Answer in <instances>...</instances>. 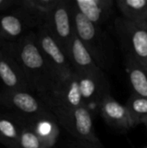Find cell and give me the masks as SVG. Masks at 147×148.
<instances>
[{
	"label": "cell",
	"mask_w": 147,
	"mask_h": 148,
	"mask_svg": "<svg viewBox=\"0 0 147 148\" xmlns=\"http://www.w3.org/2000/svg\"><path fill=\"white\" fill-rule=\"evenodd\" d=\"M19 58L30 85L41 92L43 97L50 95L58 82L40 49L36 36L27 37L23 42Z\"/></svg>",
	"instance_id": "obj_1"
},
{
	"label": "cell",
	"mask_w": 147,
	"mask_h": 148,
	"mask_svg": "<svg viewBox=\"0 0 147 148\" xmlns=\"http://www.w3.org/2000/svg\"><path fill=\"white\" fill-rule=\"evenodd\" d=\"M75 34L88 50L98 66L104 71L111 64V49L102 29L88 20L72 0Z\"/></svg>",
	"instance_id": "obj_2"
},
{
	"label": "cell",
	"mask_w": 147,
	"mask_h": 148,
	"mask_svg": "<svg viewBox=\"0 0 147 148\" xmlns=\"http://www.w3.org/2000/svg\"><path fill=\"white\" fill-rule=\"evenodd\" d=\"M51 112L58 123L76 140L102 146L95 133L92 110L87 106L82 105L75 108H56Z\"/></svg>",
	"instance_id": "obj_3"
},
{
	"label": "cell",
	"mask_w": 147,
	"mask_h": 148,
	"mask_svg": "<svg viewBox=\"0 0 147 148\" xmlns=\"http://www.w3.org/2000/svg\"><path fill=\"white\" fill-rule=\"evenodd\" d=\"M114 29L126 56H130L147 69L146 25L120 16L114 22Z\"/></svg>",
	"instance_id": "obj_4"
},
{
	"label": "cell",
	"mask_w": 147,
	"mask_h": 148,
	"mask_svg": "<svg viewBox=\"0 0 147 148\" xmlns=\"http://www.w3.org/2000/svg\"><path fill=\"white\" fill-rule=\"evenodd\" d=\"M43 24L60 48L68 55L75 35L72 0H60L58 5L45 16Z\"/></svg>",
	"instance_id": "obj_5"
},
{
	"label": "cell",
	"mask_w": 147,
	"mask_h": 148,
	"mask_svg": "<svg viewBox=\"0 0 147 148\" xmlns=\"http://www.w3.org/2000/svg\"><path fill=\"white\" fill-rule=\"evenodd\" d=\"M36 38L40 49L55 75L58 84L69 78L75 72L69 60L43 23L40 25V30L36 35Z\"/></svg>",
	"instance_id": "obj_6"
},
{
	"label": "cell",
	"mask_w": 147,
	"mask_h": 148,
	"mask_svg": "<svg viewBox=\"0 0 147 148\" xmlns=\"http://www.w3.org/2000/svg\"><path fill=\"white\" fill-rule=\"evenodd\" d=\"M44 102L50 110L56 108H75L84 105L75 72L66 81L60 82L54 91L43 97Z\"/></svg>",
	"instance_id": "obj_7"
},
{
	"label": "cell",
	"mask_w": 147,
	"mask_h": 148,
	"mask_svg": "<svg viewBox=\"0 0 147 148\" xmlns=\"http://www.w3.org/2000/svg\"><path fill=\"white\" fill-rule=\"evenodd\" d=\"M77 75L84 105L90 109L92 106L99 108L101 102L111 95L110 84L105 73L81 74Z\"/></svg>",
	"instance_id": "obj_8"
},
{
	"label": "cell",
	"mask_w": 147,
	"mask_h": 148,
	"mask_svg": "<svg viewBox=\"0 0 147 148\" xmlns=\"http://www.w3.org/2000/svg\"><path fill=\"white\" fill-rule=\"evenodd\" d=\"M98 109L103 120L116 129L128 130L137 126L127 107L117 101L112 95L101 102Z\"/></svg>",
	"instance_id": "obj_9"
},
{
	"label": "cell",
	"mask_w": 147,
	"mask_h": 148,
	"mask_svg": "<svg viewBox=\"0 0 147 148\" xmlns=\"http://www.w3.org/2000/svg\"><path fill=\"white\" fill-rule=\"evenodd\" d=\"M67 56L74 71L77 75L104 73L76 34L73 38Z\"/></svg>",
	"instance_id": "obj_10"
},
{
	"label": "cell",
	"mask_w": 147,
	"mask_h": 148,
	"mask_svg": "<svg viewBox=\"0 0 147 148\" xmlns=\"http://www.w3.org/2000/svg\"><path fill=\"white\" fill-rule=\"evenodd\" d=\"M74 3L88 20L101 27L112 16L115 2L113 0H74Z\"/></svg>",
	"instance_id": "obj_11"
},
{
	"label": "cell",
	"mask_w": 147,
	"mask_h": 148,
	"mask_svg": "<svg viewBox=\"0 0 147 148\" xmlns=\"http://www.w3.org/2000/svg\"><path fill=\"white\" fill-rule=\"evenodd\" d=\"M12 103L24 114L34 115L36 120L54 115L45 102H40L36 97L27 92H16L12 96Z\"/></svg>",
	"instance_id": "obj_12"
},
{
	"label": "cell",
	"mask_w": 147,
	"mask_h": 148,
	"mask_svg": "<svg viewBox=\"0 0 147 148\" xmlns=\"http://www.w3.org/2000/svg\"><path fill=\"white\" fill-rule=\"evenodd\" d=\"M126 69L133 93L147 98L146 69L130 56H126Z\"/></svg>",
	"instance_id": "obj_13"
},
{
	"label": "cell",
	"mask_w": 147,
	"mask_h": 148,
	"mask_svg": "<svg viewBox=\"0 0 147 148\" xmlns=\"http://www.w3.org/2000/svg\"><path fill=\"white\" fill-rule=\"evenodd\" d=\"M116 7L121 16L136 23L145 24L147 21V0H116Z\"/></svg>",
	"instance_id": "obj_14"
},
{
	"label": "cell",
	"mask_w": 147,
	"mask_h": 148,
	"mask_svg": "<svg viewBox=\"0 0 147 148\" xmlns=\"http://www.w3.org/2000/svg\"><path fill=\"white\" fill-rule=\"evenodd\" d=\"M36 128L34 131L45 145L52 147L59 136L58 121L55 115L42 117L36 120Z\"/></svg>",
	"instance_id": "obj_15"
},
{
	"label": "cell",
	"mask_w": 147,
	"mask_h": 148,
	"mask_svg": "<svg viewBox=\"0 0 147 148\" xmlns=\"http://www.w3.org/2000/svg\"><path fill=\"white\" fill-rule=\"evenodd\" d=\"M137 125L147 123V98L133 93L126 104Z\"/></svg>",
	"instance_id": "obj_16"
},
{
	"label": "cell",
	"mask_w": 147,
	"mask_h": 148,
	"mask_svg": "<svg viewBox=\"0 0 147 148\" xmlns=\"http://www.w3.org/2000/svg\"><path fill=\"white\" fill-rule=\"evenodd\" d=\"M0 78L3 84L9 88L25 87L26 85H29L22 81L19 75H17L16 70H14L5 60H0Z\"/></svg>",
	"instance_id": "obj_17"
},
{
	"label": "cell",
	"mask_w": 147,
	"mask_h": 148,
	"mask_svg": "<svg viewBox=\"0 0 147 148\" xmlns=\"http://www.w3.org/2000/svg\"><path fill=\"white\" fill-rule=\"evenodd\" d=\"M2 29L8 35L11 36H19L23 29V23L20 18L13 15L4 16L0 21Z\"/></svg>",
	"instance_id": "obj_18"
},
{
	"label": "cell",
	"mask_w": 147,
	"mask_h": 148,
	"mask_svg": "<svg viewBox=\"0 0 147 148\" xmlns=\"http://www.w3.org/2000/svg\"><path fill=\"white\" fill-rule=\"evenodd\" d=\"M19 142L22 148H50L43 143L33 130H23L20 135Z\"/></svg>",
	"instance_id": "obj_19"
},
{
	"label": "cell",
	"mask_w": 147,
	"mask_h": 148,
	"mask_svg": "<svg viewBox=\"0 0 147 148\" xmlns=\"http://www.w3.org/2000/svg\"><path fill=\"white\" fill-rule=\"evenodd\" d=\"M0 133L3 136L10 140H16L18 137V134L14 124L5 119H0Z\"/></svg>",
	"instance_id": "obj_20"
},
{
	"label": "cell",
	"mask_w": 147,
	"mask_h": 148,
	"mask_svg": "<svg viewBox=\"0 0 147 148\" xmlns=\"http://www.w3.org/2000/svg\"><path fill=\"white\" fill-rule=\"evenodd\" d=\"M67 148H104L103 146H94V145H91L88 143H85V142H81V141H78V140H75L73 142H71Z\"/></svg>",
	"instance_id": "obj_21"
},
{
	"label": "cell",
	"mask_w": 147,
	"mask_h": 148,
	"mask_svg": "<svg viewBox=\"0 0 147 148\" xmlns=\"http://www.w3.org/2000/svg\"><path fill=\"white\" fill-rule=\"evenodd\" d=\"M2 3H3V0H0V4H2Z\"/></svg>",
	"instance_id": "obj_22"
},
{
	"label": "cell",
	"mask_w": 147,
	"mask_h": 148,
	"mask_svg": "<svg viewBox=\"0 0 147 148\" xmlns=\"http://www.w3.org/2000/svg\"><path fill=\"white\" fill-rule=\"evenodd\" d=\"M146 27H147V21H146Z\"/></svg>",
	"instance_id": "obj_23"
}]
</instances>
